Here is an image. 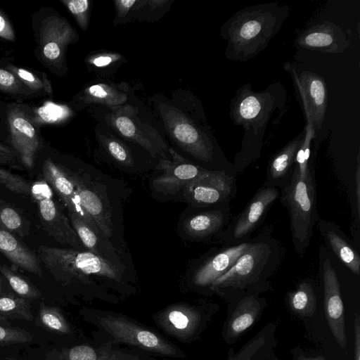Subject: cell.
Wrapping results in <instances>:
<instances>
[{
  "mask_svg": "<svg viewBox=\"0 0 360 360\" xmlns=\"http://www.w3.org/2000/svg\"><path fill=\"white\" fill-rule=\"evenodd\" d=\"M0 39L15 42L16 34L11 20L7 14L0 8Z\"/></svg>",
  "mask_w": 360,
  "mask_h": 360,
  "instance_id": "cell-39",
  "label": "cell"
},
{
  "mask_svg": "<svg viewBox=\"0 0 360 360\" xmlns=\"http://www.w3.org/2000/svg\"><path fill=\"white\" fill-rule=\"evenodd\" d=\"M173 161L158 165L163 172L153 181V188L164 195L174 194L184 188L205 168L192 164L170 150Z\"/></svg>",
  "mask_w": 360,
  "mask_h": 360,
  "instance_id": "cell-18",
  "label": "cell"
},
{
  "mask_svg": "<svg viewBox=\"0 0 360 360\" xmlns=\"http://www.w3.org/2000/svg\"><path fill=\"white\" fill-rule=\"evenodd\" d=\"M252 239L237 245H224L214 250L196 269L193 276L194 284L210 289L214 282L225 274L249 248Z\"/></svg>",
  "mask_w": 360,
  "mask_h": 360,
  "instance_id": "cell-16",
  "label": "cell"
},
{
  "mask_svg": "<svg viewBox=\"0 0 360 360\" xmlns=\"http://www.w3.org/2000/svg\"><path fill=\"white\" fill-rule=\"evenodd\" d=\"M73 182L82 208L94 220L97 227L110 239L113 234L112 212L108 200L101 189L86 174L72 172L66 167Z\"/></svg>",
  "mask_w": 360,
  "mask_h": 360,
  "instance_id": "cell-13",
  "label": "cell"
},
{
  "mask_svg": "<svg viewBox=\"0 0 360 360\" xmlns=\"http://www.w3.org/2000/svg\"><path fill=\"white\" fill-rule=\"evenodd\" d=\"M237 173L205 169L183 189L186 200L195 207L230 202L237 193Z\"/></svg>",
  "mask_w": 360,
  "mask_h": 360,
  "instance_id": "cell-9",
  "label": "cell"
},
{
  "mask_svg": "<svg viewBox=\"0 0 360 360\" xmlns=\"http://www.w3.org/2000/svg\"><path fill=\"white\" fill-rule=\"evenodd\" d=\"M279 195L278 188L262 184L242 211L232 217L219 238L223 241L224 245H237L249 240L252 233L264 220L269 209Z\"/></svg>",
  "mask_w": 360,
  "mask_h": 360,
  "instance_id": "cell-8",
  "label": "cell"
},
{
  "mask_svg": "<svg viewBox=\"0 0 360 360\" xmlns=\"http://www.w3.org/2000/svg\"><path fill=\"white\" fill-rule=\"evenodd\" d=\"M31 195L37 202L41 224L51 236L62 244L87 251L70 221L53 200V190L45 181H36L31 186Z\"/></svg>",
  "mask_w": 360,
  "mask_h": 360,
  "instance_id": "cell-11",
  "label": "cell"
},
{
  "mask_svg": "<svg viewBox=\"0 0 360 360\" xmlns=\"http://www.w3.org/2000/svg\"><path fill=\"white\" fill-rule=\"evenodd\" d=\"M39 317L41 323L51 331L61 333L70 331L67 321L56 307L41 304Z\"/></svg>",
  "mask_w": 360,
  "mask_h": 360,
  "instance_id": "cell-32",
  "label": "cell"
},
{
  "mask_svg": "<svg viewBox=\"0 0 360 360\" xmlns=\"http://www.w3.org/2000/svg\"><path fill=\"white\" fill-rule=\"evenodd\" d=\"M110 331L127 342L161 353H172L173 350L159 337L150 331L122 323L115 319L108 321Z\"/></svg>",
  "mask_w": 360,
  "mask_h": 360,
  "instance_id": "cell-24",
  "label": "cell"
},
{
  "mask_svg": "<svg viewBox=\"0 0 360 360\" xmlns=\"http://www.w3.org/2000/svg\"><path fill=\"white\" fill-rule=\"evenodd\" d=\"M34 105L0 99V141L13 148L27 170L32 169L39 152L46 145Z\"/></svg>",
  "mask_w": 360,
  "mask_h": 360,
  "instance_id": "cell-5",
  "label": "cell"
},
{
  "mask_svg": "<svg viewBox=\"0 0 360 360\" xmlns=\"http://www.w3.org/2000/svg\"><path fill=\"white\" fill-rule=\"evenodd\" d=\"M41 172L44 181L56 191L68 213H75L85 221L97 227L94 220L82 208L75 186L68 174L66 167L55 161L51 153H46L41 162Z\"/></svg>",
  "mask_w": 360,
  "mask_h": 360,
  "instance_id": "cell-15",
  "label": "cell"
},
{
  "mask_svg": "<svg viewBox=\"0 0 360 360\" xmlns=\"http://www.w3.org/2000/svg\"><path fill=\"white\" fill-rule=\"evenodd\" d=\"M318 228L327 248L352 273L360 274V255L354 244L335 223L319 219Z\"/></svg>",
  "mask_w": 360,
  "mask_h": 360,
  "instance_id": "cell-19",
  "label": "cell"
},
{
  "mask_svg": "<svg viewBox=\"0 0 360 360\" xmlns=\"http://www.w3.org/2000/svg\"><path fill=\"white\" fill-rule=\"evenodd\" d=\"M355 207L356 217L352 226V232L355 239L354 245L359 249V219H360V154L358 153L355 172Z\"/></svg>",
  "mask_w": 360,
  "mask_h": 360,
  "instance_id": "cell-36",
  "label": "cell"
},
{
  "mask_svg": "<svg viewBox=\"0 0 360 360\" xmlns=\"http://www.w3.org/2000/svg\"><path fill=\"white\" fill-rule=\"evenodd\" d=\"M136 1H119L117 4H120V11L126 12L127 11Z\"/></svg>",
  "mask_w": 360,
  "mask_h": 360,
  "instance_id": "cell-46",
  "label": "cell"
},
{
  "mask_svg": "<svg viewBox=\"0 0 360 360\" xmlns=\"http://www.w3.org/2000/svg\"><path fill=\"white\" fill-rule=\"evenodd\" d=\"M297 360H326L323 356H318L316 357H306L304 356H300Z\"/></svg>",
  "mask_w": 360,
  "mask_h": 360,
  "instance_id": "cell-48",
  "label": "cell"
},
{
  "mask_svg": "<svg viewBox=\"0 0 360 360\" xmlns=\"http://www.w3.org/2000/svg\"><path fill=\"white\" fill-rule=\"evenodd\" d=\"M37 252L39 262L61 282L82 280L89 275L120 281L124 270L89 251L41 245Z\"/></svg>",
  "mask_w": 360,
  "mask_h": 360,
  "instance_id": "cell-7",
  "label": "cell"
},
{
  "mask_svg": "<svg viewBox=\"0 0 360 360\" xmlns=\"http://www.w3.org/2000/svg\"><path fill=\"white\" fill-rule=\"evenodd\" d=\"M0 186L20 195H31V186L21 176L0 167Z\"/></svg>",
  "mask_w": 360,
  "mask_h": 360,
  "instance_id": "cell-33",
  "label": "cell"
},
{
  "mask_svg": "<svg viewBox=\"0 0 360 360\" xmlns=\"http://www.w3.org/2000/svg\"><path fill=\"white\" fill-rule=\"evenodd\" d=\"M68 358L70 360H96V354L89 346L78 345L69 351Z\"/></svg>",
  "mask_w": 360,
  "mask_h": 360,
  "instance_id": "cell-40",
  "label": "cell"
},
{
  "mask_svg": "<svg viewBox=\"0 0 360 360\" xmlns=\"http://www.w3.org/2000/svg\"><path fill=\"white\" fill-rule=\"evenodd\" d=\"M0 226L20 238H24L27 234L26 222L22 216L11 205L1 198Z\"/></svg>",
  "mask_w": 360,
  "mask_h": 360,
  "instance_id": "cell-31",
  "label": "cell"
},
{
  "mask_svg": "<svg viewBox=\"0 0 360 360\" xmlns=\"http://www.w3.org/2000/svg\"><path fill=\"white\" fill-rule=\"evenodd\" d=\"M297 46L326 53H342L350 46L346 31L333 22L325 21L300 32Z\"/></svg>",
  "mask_w": 360,
  "mask_h": 360,
  "instance_id": "cell-14",
  "label": "cell"
},
{
  "mask_svg": "<svg viewBox=\"0 0 360 360\" xmlns=\"http://www.w3.org/2000/svg\"><path fill=\"white\" fill-rule=\"evenodd\" d=\"M0 252L14 265L42 276L38 257L17 236L0 226Z\"/></svg>",
  "mask_w": 360,
  "mask_h": 360,
  "instance_id": "cell-22",
  "label": "cell"
},
{
  "mask_svg": "<svg viewBox=\"0 0 360 360\" xmlns=\"http://www.w3.org/2000/svg\"><path fill=\"white\" fill-rule=\"evenodd\" d=\"M283 258L280 242L269 228L252 238L249 248L235 264L210 287L229 301H238L267 290L270 279L278 270Z\"/></svg>",
  "mask_w": 360,
  "mask_h": 360,
  "instance_id": "cell-2",
  "label": "cell"
},
{
  "mask_svg": "<svg viewBox=\"0 0 360 360\" xmlns=\"http://www.w3.org/2000/svg\"><path fill=\"white\" fill-rule=\"evenodd\" d=\"M115 125L120 133L126 137L134 138L136 134V128L130 119L127 117L121 116L115 120Z\"/></svg>",
  "mask_w": 360,
  "mask_h": 360,
  "instance_id": "cell-41",
  "label": "cell"
},
{
  "mask_svg": "<svg viewBox=\"0 0 360 360\" xmlns=\"http://www.w3.org/2000/svg\"><path fill=\"white\" fill-rule=\"evenodd\" d=\"M319 271L324 291V310L326 321L337 343L341 348L347 345L345 310L338 276L325 247L319 249Z\"/></svg>",
  "mask_w": 360,
  "mask_h": 360,
  "instance_id": "cell-12",
  "label": "cell"
},
{
  "mask_svg": "<svg viewBox=\"0 0 360 360\" xmlns=\"http://www.w3.org/2000/svg\"><path fill=\"white\" fill-rule=\"evenodd\" d=\"M60 2L74 16L81 28H85L87 25L89 1L88 0H61Z\"/></svg>",
  "mask_w": 360,
  "mask_h": 360,
  "instance_id": "cell-35",
  "label": "cell"
},
{
  "mask_svg": "<svg viewBox=\"0 0 360 360\" xmlns=\"http://www.w3.org/2000/svg\"><path fill=\"white\" fill-rule=\"evenodd\" d=\"M32 340L31 335L24 329L0 325V345L25 343Z\"/></svg>",
  "mask_w": 360,
  "mask_h": 360,
  "instance_id": "cell-34",
  "label": "cell"
},
{
  "mask_svg": "<svg viewBox=\"0 0 360 360\" xmlns=\"http://www.w3.org/2000/svg\"><path fill=\"white\" fill-rule=\"evenodd\" d=\"M86 90L89 95L98 99L105 100L109 96L106 89L99 84L91 86Z\"/></svg>",
  "mask_w": 360,
  "mask_h": 360,
  "instance_id": "cell-44",
  "label": "cell"
},
{
  "mask_svg": "<svg viewBox=\"0 0 360 360\" xmlns=\"http://www.w3.org/2000/svg\"><path fill=\"white\" fill-rule=\"evenodd\" d=\"M286 103L287 91L278 82L261 91H254L249 83L236 90L230 102L229 117L234 125L244 130L240 149L233 163L237 174L260 157L267 126L276 112L283 114Z\"/></svg>",
  "mask_w": 360,
  "mask_h": 360,
  "instance_id": "cell-1",
  "label": "cell"
},
{
  "mask_svg": "<svg viewBox=\"0 0 360 360\" xmlns=\"http://www.w3.org/2000/svg\"><path fill=\"white\" fill-rule=\"evenodd\" d=\"M5 68L24 83L37 98H53V87L48 75L41 71L33 70L10 63Z\"/></svg>",
  "mask_w": 360,
  "mask_h": 360,
  "instance_id": "cell-25",
  "label": "cell"
},
{
  "mask_svg": "<svg viewBox=\"0 0 360 360\" xmlns=\"http://www.w3.org/2000/svg\"><path fill=\"white\" fill-rule=\"evenodd\" d=\"M107 149L112 157L120 164L126 166H131L133 164V160L128 150L119 142L108 141Z\"/></svg>",
  "mask_w": 360,
  "mask_h": 360,
  "instance_id": "cell-38",
  "label": "cell"
},
{
  "mask_svg": "<svg viewBox=\"0 0 360 360\" xmlns=\"http://www.w3.org/2000/svg\"><path fill=\"white\" fill-rule=\"evenodd\" d=\"M112 62L110 56H99L93 60V63L97 67L106 66Z\"/></svg>",
  "mask_w": 360,
  "mask_h": 360,
  "instance_id": "cell-45",
  "label": "cell"
},
{
  "mask_svg": "<svg viewBox=\"0 0 360 360\" xmlns=\"http://www.w3.org/2000/svg\"><path fill=\"white\" fill-rule=\"evenodd\" d=\"M0 273L19 297L27 300L41 297L40 290L27 278L11 267L0 264Z\"/></svg>",
  "mask_w": 360,
  "mask_h": 360,
  "instance_id": "cell-28",
  "label": "cell"
},
{
  "mask_svg": "<svg viewBox=\"0 0 360 360\" xmlns=\"http://www.w3.org/2000/svg\"><path fill=\"white\" fill-rule=\"evenodd\" d=\"M205 208L186 219L184 230L194 239H208L213 236L219 239L233 217L230 202Z\"/></svg>",
  "mask_w": 360,
  "mask_h": 360,
  "instance_id": "cell-17",
  "label": "cell"
},
{
  "mask_svg": "<svg viewBox=\"0 0 360 360\" xmlns=\"http://www.w3.org/2000/svg\"><path fill=\"white\" fill-rule=\"evenodd\" d=\"M3 278H4V276L0 273V295H6V293H4V291H3V287H4Z\"/></svg>",
  "mask_w": 360,
  "mask_h": 360,
  "instance_id": "cell-49",
  "label": "cell"
},
{
  "mask_svg": "<svg viewBox=\"0 0 360 360\" xmlns=\"http://www.w3.org/2000/svg\"><path fill=\"white\" fill-rule=\"evenodd\" d=\"M0 321L1 322H7L8 323L7 319L5 318L4 316H1V315H0Z\"/></svg>",
  "mask_w": 360,
  "mask_h": 360,
  "instance_id": "cell-50",
  "label": "cell"
},
{
  "mask_svg": "<svg viewBox=\"0 0 360 360\" xmlns=\"http://www.w3.org/2000/svg\"><path fill=\"white\" fill-rule=\"evenodd\" d=\"M288 304L295 314L311 316L316 309V296L311 280L302 281L293 290L287 295Z\"/></svg>",
  "mask_w": 360,
  "mask_h": 360,
  "instance_id": "cell-26",
  "label": "cell"
},
{
  "mask_svg": "<svg viewBox=\"0 0 360 360\" xmlns=\"http://www.w3.org/2000/svg\"><path fill=\"white\" fill-rule=\"evenodd\" d=\"M304 136V129L278 150L269 160L265 186L278 188L287 185L292 176L297 152Z\"/></svg>",
  "mask_w": 360,
  "mask_h": 360,
  "instance_id": "cell-21",
  "label": "cell"
},
{
  "mask_svg": "<svg viewBox=\"0 0 360 360\" xmlns=\"http://www.w3.org/2000/svg\"><path fill=\"white\" fill-rule=\"evenodd\" d=\"M0 315L6 319H33L30 305L26 299L11 293L0 295Z\"/></svg>",
  "mask_w": 360,
  "mask_h": 360,
  "instance_id": "cell-29",
  "label": "cell"
},
{
  "mask_svg": "<svg viewBox=\"0 0 360 360\" xmlns=\"http://www.w3.org/2000/svg\"><path fill=\"white\" fill-rule=\"evenodd\" d=\"M31 25L37 44L34 57L50 72L65 75L66 48L77 41V32L65 18L48 6L39 7L32 15Z\"/></svg>",
  "mask_w": 360,
  "mask_h": 360,
  "instance_id": "cell-4",
  "label": "cell"
},
{
  "mask_svg": "<svg viewBox=\"0 0 360 360\" xmlns=\"http://www.w3.org/2000/svg\"><path fill=\"white\" fill-rule=\"evenodd\" d=\"M0 165L18 169H24L18 153L1 141H0Z\"/></svg>",
  "mask_w": 360,
  "mask_h": 360,
  "instance_id": "cell-37",
  "label": "cell"
},
{
  "mask_svg": "<svg viewBox=\"0 0 360 360\" xmlns=\"http://www.w3.org/2000/svg\"><path fill=\"white\" fill-rule=\"evenodd\" d=\"M304 136L295 160L294 167L301 178H306L314 167V159L311 157V143L316 136V132L310 124H306Z\"/></svg>",
  "mask_w": 360,
  "mask_h": 360,
  "instance_id": "cell-30",
  "label": "cell"
},
{
  "mask_svg": "<svg viewBox=\"0 0 360 360\" xmlns=\"http://www.w3.org/2000/svg\"><path fill=\"white\" fill-rule=\"evenodd\" d=\"M13 56H0V67H4L10 63H13Z\"/></svg>",
  "mask_w": 360,
  "mask_h": 360,
  "instance_id": "cell-47",
  "label": "cell"
},
{
  "mask_svg": "<svg viewBox=\"0 0 360 360\" xmlns=\"http://www.w3.org/2000/svg\"><path fill=\"white\" fill-rule=\"evenodd\" d=\"M170 322L178 329L186 328L189 323L188 318L181 311L174 310L169 314Z\"/></svg>",
  "mask_w": 360,
  "mask_h": 360,
  "instance_id": "cell-42",
  "label": "cell"
},
{
  "mask_svg": "<svg viewBox=\"0 0 360 360\" xmlns=\"http://www.w3.org/2000/svg\"><path fill=\"white\" fill-rule=\"evenodd\" d=\"M0 94L17 102L37 98V96L5 66L0 67Z\"/></svg>",
  "mask_w": 360,
  "mask_h": 360,
  "instance_id": "cell-27",
  "label": "cell"
},
{
  "mask_svg": "<svg viewBox=\"0 0 360 360\" xmlns=\"http://www.w3.org/2000/svg\"><path fill=\"white\" fill-rule=\"evenodd\" d=\"M289 7L277 3L245 6L221 26L220 34L227 41L226 58L245 62L269 44L289 15Z\"/></svg>",
  "mask_w": 360,
  "mask_h": 360,
  "instance_id": "cell-3",
  "label": "cell"
},
{
  "mask_svg": "<svg viewBox=\"0 0 360 360\" xmlns=\"http://www.w3.org/2000/svg\"><path fill=\"white\" fill-rule=\"evenodd\" d=\"M354 360H360V317L358 314L354 319Z\"/></svg>",
  "mask_w": 360,
  "mask_h": 360,
  "instance_id": "cell-43",
  "label": "cell"
},
{
  "mask_svg": "<svg viewBox=\"0 0 360 360\" xmlns=\"http://www.w3.org/2000/svg\"><path fill=\"white\" fill-rule=\"evenodd\" d=\"M283 68L292 78L306 124H310L316 134L322 128L327 109L326 82L321 76L313 72L297 71L290 63H284Z\"/></svg>",
  "mask_w": 360,
  "mask_h": 360,
  "instance_id": "cell-10",
  "label": "cell"
},
{
  "mask_svg": "<svg viewBox=\"0 0 360 360\" xmlns=\"http://www.w3.org/2000/svg\"><path fill=\"white\" fill-rule=\"evenodd\" d=\"M70 223L86 250L124 269L119 252L101 232L75 213H68Z\"/></svg>",
  "mask_w": 360,
  "mask_h": 360,
  "instance_id": "cell-20",
  "label": "cell"
},
{
  "mask_svg": "<svg viewBox=\"0 0 360 360\" xmlns=\"http://www.w3.org/2000/svg\"><path fill=\"white\" fill-rule=\"evenodd\" d=\"M279 191L281 203L289 213L291 238L295 252L302 257L310 244L314 226L319 219L314 167L304 179L300 176L294 167L290 182Z\"/></svg>",
  "mask_w": 360,
  "mask_h": 360,
  "instance_id": "cell-6",
  "label": "cell"
},
{
  "mask_svg": "<svg viewBox=\"0 0 360 360\" xmlns=\"http://www.w3.org/2000/svg\"><path fill=\"white\" fill-rule=\"evenodd\" d=\"M261 311V300L257 295L237 301L236 307L226 325V338L235 340L246 331L257 320Z\"/></svg>",
  "mask_w": 360,
  "mask_h": 360,
  "instance_id": "cell-23",
  "label": "cell"
}]
</instances>
